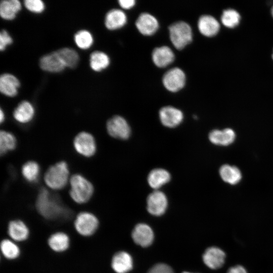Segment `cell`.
<instances>
[{"label": "cell", "instance_id": "obj_1", "mask_svg": "<svg viewBox=\"0 0 273 273\" xmlns=\"http://www.w3.org/2000/svg\"><path fill=\"white\" fill-rule=\"evenodd\" d=\"M35 206L44 218L54 220L65 213V209L56 198L45 188H41L37 196Z\"/></svg>", "mask_w": 273, "mask_h": 273}, {"label": "cell", "instance_id": "obj_2", "mask_svg": "<svg viewBox=\"0 0 273 273\" xmlns=\"http://www.w3.org/2000/svg\"><path fill=\"white\" fill-rule=\"evenodd\" d=\"M70 190L69 194L72 199L78 204L87 202L94 193L92 183L82 175L79 174L73 175L70 179Z\"/></svg>", "mask_w": 273, "mask_h": 273}, {"label": "cell", "instance_id": "obj_3", "mask_svg": "<svg viewBox=\"0 0 273 273\" xmlns=\"http://www.w3.org/2000/svg\"><path fill=\"white\" fill-rule=\"evenodd\" d=\"M69 171L65 161H60L50 166L46 171L44 180L52 189L60 190L64 188L69 178Z\"/></svg>", "mask_w": 273, "mask_h": 273}, {"label": "cell", "instance_id": "obj_4", "mask_svg": "<svg viewBox=\"0 0 273 273\" xmlns=\"http://www.w3.org/2000/svg\"><path fill=\"white\" fill-rule=\"evenodd\" d=\"M169 37L173 46L177 50H182L193 39L191 26L184 21L172 24L168 28Z\"/></svg>", "mask_w": 273, "mask_h": 273}, {"label": "cell", "instance_id": "obj_5", "mask_svg": "<svg viewBox=\"0 0 273 273\" xmlns=\"http://www.w3.org/2000/svg\"><path fill=\"white\" fill-rule=\"evenodd\" d=\"M99 224L98 218L94 214L87 211L78 213L74 221L76 231L83 237H90L94 234Z\"/></svg>", "mask_w": 273, "mask_h": 273}, {"label": "cell", "instance_id": "obj_6", "mask_svg": "<svg viewBox=\"0 0 273 273\" xmlns=\"http://www.w3.org/2000/svg\"><path fill=\"white\" fill-rule=\"evenodd\" d=\"M73 146L78 153L86 157L93 156L97 149L94 137L85 131L76 135L73 141Z\"/></svg>", "mask_w": 273, "mask_h": 273}, {"label": "cell", "instance_id": "obj_7", "mask_svg": "<svg viewBox=\"0 0 273 273\" xmlns=\"http://www.w3.org/2000/svg\"><path fill=\"white\" fill-rule=\"evenodd\" d=\"M186 81L185 72L178 67L168 70L162 78V82L165 88L173 93L182 89L185 85Z\"/></svg>", "mask_w": 273, "mask_h": 273}, {"label": "cell", "instance_id": "obj_8", "mask_svg": "<svg viewBox=\"0 0 273 273\" xmlns=\"http://www.w3.org/2000/svg\"><path fill=\"white\" fill-rule=\"evenodd\" d=\"M109 134L113 138L121 140L128 139L131 133L130 126L122 117L115 115L109 119L106 124Z\"/></svg>", "mask_w": 273, "mask_h": 273}, {"label": "cell", "instance_id": "obj_9", "mask_svg": "<svg viewBox=\"0 0 273 273\" xmlns=\"http://www.w3.org/2000/svg\"><path fill=\"white\" fill-rule=\"evenodd\" d=\"M167 199L164 193L155 190L150 193L147 199V209L151 214L155 216L162 215L167 207Z\"/></svg>", "mask_w": 273, "mask_h": 273}, {"label": "cell", "instance_id": "obj_10", "mask_svg": "<svg viewBox=\"0 0 273 273\" xmlns=\"http://www.w3.org/2000/svg\"><path fill=\"white\" fill-rule=\"evenodd\" d=\"M161 123L169 128H173L181 123L184 118L181 111L174 107L167 106L162 107L159 112Z\"/></svg>", "mask_w": 273, "mask_h": 273}, {"label": "cell", "instance_id": "obj_11", "mask_svg": "<svg viewBox=\"0 0 273 273\" xmlns=\"http://www.w3.org/2000/svg\"><path fill=\"white\" fill-rule=\"evenodd\" d=\"M39 66L43 71L51 73L60 72L66 68L57 51L41 56L39 60Z\"/></svg>", "mask_w": 273, "mask_h": 273}, {"label": "cell", "instance_id": "obj_12", "mask_svg": "<svg viewBox=\"0 0 273 273\" xmlns=\"http://www.w3.org/2000/svg\"><path fill=\"white\" fill-rule=\"evenodd\" d=\"M135 26L141 34L150 36L157 31L159 23L157 19L152 15L148 13H143L136 19Z\"/></svg>", "mask_w": 273, "mask_h": 273}, {"label": "cell", "instance_id": "obj_13", "mask_svg": "<svg viewBox=\"0 0 273 273\" xmlns=\"http://www.w3.org/2000/svg\"><path fill=\"white\" fill-rule=\"evenodd\" d=\"M20 82L14 75L4 73L0 76V92L4 95L14 97L18 94Z\"/></svg>", "mask_w": 273, "mask_h": 273}, {"label": "cell", "instance_id": "obj_14", "mask_svg": "<svg viewBox=\"0 0 273 273\" xmlns=\"http://www.w3.org/2000/svg\"><path fill=\"white\" fill-rule=\"evenodd\" d=\"M225 258L224 252L216 247L208 248L203 255L204 263L208 267L213 269L221 267L224 263Z\"/></svg>", "mask_w": 273, "mask_h": 273}, {"label": "cell", "instance_id": "obj_15", "mask_svg": "<svg viewBox=\"0 0 273 273\" xmlns=\"http://www.w3.org/2000/svg\"><path fill=\"white\" fill-rule=\"evenodd\" d=\"M8 234L11 239L15 242H23L29 237V230L21 220H12L8 225Z\"/></svg>", "mask_w": 273, "mask_h": 273}, {"label": "cell", "instance_id": "obj_16", "mask_svg": "<svg viewBox=\"0 0 273 273\" xmlns=\"http://www.w3.org/2000/svg\"><path fill=\"white\" fill-rule=\"evenodd\" d=\"M131 236L134 242L142 247L150 245L154 239L152 230L144 223L137 224L133 229Z\"/></svg>", "mask_w": 273, "mask_h": 273}, {"label": "cell", "instance_id": "obj_17", "mask_svg": "<svg viewBox=\"0 0 273 273\" xmlns=\"http://www.w3.org/2000/svg\"><path fill=\"white\" fill-rule=\"evenodd\" d=\"M174 58L172 50L165 46L155 48L152 53L153 63L159 68H164L171 64Z\"/></svg>", "mask_w": 273, "mask_h": 273}, {"label": "cell", "instance_id": "obj_18", "mask_svg": "<svg viewBox=\"0 0 273 273\" xmlns=\"http://www.w3.org/2000/svg\"><path fill=\"white\" fill-rule=\"evenodd\" d=\"M127 22L125 13L120 9H113L109 11L105 17L106 27L110 30H114L123 27Z\"/></svg>", "mask_w": 273, "mask_h": 273}, {"label": "cell", "instance_id": "obj_19", "mask_svg": "<svg viewBox=\"0 0 273 273\" xmlns=\"http://www.w3.org/2000/svg\"><path fill=\"white\" fill-rule=\"evenodd\" d=\"M34 114L35 110L32 104L28 101L23 100L15 108L13 115L17 121L26 123L32 119Z\"/></svg>", "mask_w": 273, "mask_h": 273}, {"label": "cell", "instance_id": "obj_20", "mask_svg": "<svg viewBox=\"0 0 273 273\" xmlns=\"http://www.w3.org/2000/svg\"><path fill=\"white\" fill-rule=\"evenodd\" d=\"M111 267L116 273H126L132 267V258L125 252H117L113 256Z\"/></svg>", "mask_w": 273, "mask_h": 273}, {"label": "cell", "instance_id": "obj_21", "mask_svg": "<svg viewBox=\"0 0 273 273\" xmlns=\"http://www.w3.org/2000/svg\"><path fill=\"white\" fill-rule=\"evenodd\" d=\"M198 27L200 33L207 37L215 35L220 28L218 21L210 15H203L198 22Z\"/></svg>", "mask_w": 273, "mask_h": 273}, {"label": "cell", "instance_id": "obj_22", "mask_svg": "<svg viewBox=\"0 0 273 273\" xmlns=\"http://www.w3.org/2000/svg\"><path fill=\"white\" fill-rule=\"evenodd\" d=\"M48 244L51 249L54 252H63L70 246V238L68 235L64 232H56L49 237Z\"/></svg>", "mask_w": 273, "mask_h": 273}, {"label": "cell", "instance_id": "obj_23", "mask_svg": "<svg viewBox=\"0 0 273 273\" xmlns=\"http://www.w3.org/2000/svg\"><path fill=\"white\" fill-rule=\"evenodd\" d=\"M170 174L168 171L162 168H155L151 170L147 177L149 186L155 190L168 183Z\"/></svg>", "mask_w": 273, "mask_h": 273}, {"label": "cell", "instance_id": "obj_24", "mask_svg": "<svg viewBox=\"0 0 273 273\" xmlns=\"http://www.w3.org/2000/svg\"><path fill=\"white\" fill-rule=\"evenodd\" d=\"M21 8L19 0H2L0 2V16L4 20H13Z\"/></svg>", "mask_w": 273, "mask_h": 273}, {"label": "cell", "instance_id": "obj_25", "mask_svg": "<svg viewBox=\"0 0 273 273\" xmlns=\"http://www.w3.org/2000/svg\"><path fill=\"white\" fill-rule=\"evenodd\" d=\"M89 66L94 71L100 72L107 68L110 65V60L108 55L100 51H95L90 54Z\"/></svg>", "mask_w": 273, "mask_h": 273}, {"label": "cell", "instance_id": "obj_26", "mask_svg": "<svg viewBox=\"0 0 273 273\" xmlns=\"http://www.w3.org/2000/svg\"><path fill=\"white\" fill-rule=\"evenodd\" d=\"M222 179L231 185H236L242 178V174L240 169L235 166L228 164L222 165L219 170Z\"/></svg>", "mask_w": 273, "mask_h": 273}, {"label": "cell", "instance_id": "obj_27", "mask_svg": "<svg viewBox=\"0 0 273 273\" xmlns=\"http://www.w3.org/2000/svg\"><path fill=\"white\" fill-rule=\"evenodd\" d=\"M66 67L75 68L79 61V56L74 49L64 47L57 50Z\"/></svg>", "mask_w": 273, "mask_h": 273}, {"label": "cell", "instance_id": "obj_28", "mask_svg": "<svg viewBox=\"0 0 273 273\" xmlns=\"http://www.w3.org/2000/svg\"><path fill=\"white\" fill-rule=\"evenodd\" d=\"M0 246L3 255L7 259H15L20 256V248L16 242L11 239L3 240L1 242Z\"/></svg>", "mask_w": 273, "mask_h": 273}, {"label": "cell", "instance_id": "obj_29", "mask_svg": "<svg viewBox=\"0 0 273 273\" xmlns=\"http://www.w3.org/2000/svg\"><path fill=\"white\" fill-rule=\"evenodd\" d=\"M74 40L77 47L82 50L90 48L94 41L92 34L86 29L77 31L74 35Z\"/></svg>", "mask_w": 273, "mask_h": 273}, {"label": "cell", "instance_id": "obj_30", "mask_svg": "<svg viewBox=\"0 0 273 273\" xmlns=\"http://www.w3.org/2000/svg\"><path fill=\"white\" fill-rule=\"evenodd\" d=\"M17 141L15 136L11 133L1 130L0 132V153L1 155L8 151L13 150L16 147Z\"/></svg>", "mask_w": 273, "mask_h": 273}, {"label": "cell", "instance_id": "obj_31", "mask_svg": "<svg viewBox=\"0 0 273 273\" xmlns=\"http://www.w3.org/2000/svg\"><path fill=\"white\" fill-rule=\"evenodd\" d=\"M40 168L37 162L29 161L22 167V173L25 179L29 182H35L38 178Z\"/></svg>", "mask_w": 273, "mask_h": 273}, {"label": "cell", "instance_id": "obj_32", "mask_svg": "<svg viewBox=\"0 0 273 273\" xmlns=\"http://www.w3.org/2000/svg\"><path fill=\"white\" fill-rule=\"evenodd\" d=\"M240 16L235 10L228 9L223 11L221 17L222 24L228 28H234L240 22Z\"/></svg>", "mask_w": 273, "mask_h": 273}, {"label": "cell", "instance_id": "obj_33", "mask_svg": "<svg viewBox=\"0 0 273 273\" xmlns=\"http://www.w3.org/2000/svg\"><path fill=\"white\" fill-rule=\"evenodd\" d=\"M24 6L29 11L35 13H42L45 9V4L41 0H25Z\"/></svg>", "mask_w": 273, "mask_h": 273}, {"label": "cell", "instance_id": "obj_34", "mask_svg": "<svg viewBox=\"0 0 273 273\" xmlns=\"http://www.w3.org/2000/svg\"><path fill=\"white\" fill-rule=\"evenodd\" d=\"M13 39L8 32L5 29H2L0 32V50H5L7 47L13 43Z\"/></svg>", "mask_w": 273, "mask_h": 273}, {"label": "cell", "instance_id": "obj_35", "mask_svg": "<svg viewBox=\"0 0 273 273\" xmlns=\"http://www.w3.org/2000/svg\"><path fill=\"white\" fill-rule=\"evenodd\" d=\"M236 138L235 131L231 128H225L222 130V146H226L232 144Z\"/></svg>", "mask_w": 273, "mask_h": 273}, {"label": "cell", "instance_id": "obj_36", "mask_svg": "<svg viewBox=\"0 0 273 273\" xmlns=\"http://www.w3.org/2000/svg\"><path fill=\"white\" fill-rule=\"evenodd\" d=\"M208 138L209 141L212 144L222 146V130L213 129L209 133Z\"/></svg>", "mask_w": 273, "mask_h": 273}, {"label": "cell", "instance_id": "obj_37", "mask_svg": "<svg viewBox=\"0 0 273 273\" xmlns=\"http://www.w3.org/2000/svg\"><path fill=\"white\" fill-rule=\"evenodd\" d=\"M148 273H174V272L167 264L159 263L152 267Z\"/></svg>", "mask_w": 273, "mask_h": 273}, {"label": "cell", "instance_id": "obj_38", "mask_svg": "<svg viewBox=\"0 0 273 273\" xmlns=\"http://www.w3.org/2000/svg\"><path fill=\"white\" fill-rule=\"evenodd\" d=\"M118 3L121 8L128 10L134 6L135 1L134 0H119Z\"/></svg>", "mask_w": 273, "mask_h": 273}, {"label": "cell", "instance_id": "obj_39", "mask_svg": "<svg viewBox=\"0 0 273 273\" xmlns=\"http://www.w3.org/2000/svg\"><path fill=\"white\" fill-rule=\"evenodd\" d=\"M227 273H247V272L243 266L238 265L230 268Z\"/></svg>", "mask_w": 273, "mask_h": 273}, {"label": "cell", "instance_id": "obj_40", "mask_svg": "<svg viewBox=\"0 0 273 273\" xmlns=\"http://www.w3.org/2000/svg\"><path fill=\"white\" fill-rule=\"evenodd\" d=\"M5 120V114L4 113V111H3L2 109L1 108L0 109V120L1 122H3Z\"/></svg>", "mask_w": 273, "mask_h": 273}, {"label": "cell", "instance_id": "obj_41", "mask_svg": "<svg viewBox=\"0 0 273 273\" xmlns=\"http://www.w3.org/2000/svg\"><path fill=\"white\" fill-rule=\"evenodd\" d=\"M271 15L273 17V7H272V9H271Z\"/></svg>", "mask_w": 273, "mask_h": 273}, {"label": "cell", "instance_id": "obj_42", "mask_svg": "<svg viewBox=\"0 0 273 273\" xmlns=\"http://www.w3.org/2000/svg\"><path fill=\"white\" fill-rule=\"evenodd\" d=\"M183 273H190V272H184Z\"/></svg>", "mask_w": 273, "mask_h": 273}, {"label": "cell", "instance_id": "obj_43", "mask_svg": "<svg viewBox=\"0 0 273 273\" xmlns=\"http://www.w3.org/2000/svg\"><path fill=\"white\" fill-rule=\"evenodd\" d=\"M272 59H273V54H272Z\"/></svg>", "mask_w": 273, "mask_h": 273}]
</instances>
